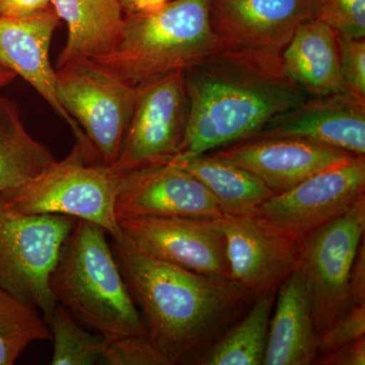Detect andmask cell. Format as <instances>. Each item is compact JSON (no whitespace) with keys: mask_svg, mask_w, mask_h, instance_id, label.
I'll list each match as a JSON object with an SVG mask.
<instances>
[{"mask_svg":"<svg viewBox=\"0 0 365 365\" xmlns=\"http://www.w3.org/2000/svg\"><path fill=\"white\" fill-rule=\"evenodd\" d=\"M112 249L148 337L167 365L197 364L254 302L232 278L158 260L124 235L113 240Z\"/></svg>","mask_w":365,"mask_h":365,"instance_id":"cell-1","label":"cell"},{"mask_svg":"<svg viewBox=\"0 0 365 365\" xmlns=\"http://www.w3.org/2000/svg\"><path fill=\"white\" fill-rule=\"evenodd\" d=\"M188 117L172 162L252 138L309 98L285 76L281 57L217 51L182 72Z\"/></svg>","mask_w":365,"mask_h":365,"instance_id":"cell-2","label":"cell"},{"mask_svg":"<svg viewBox=\"0 0 365 365\" xmlns=\"http://www.w3.org/2000/svg\"><path fill=\"white\" fill-rule=\"evenodd\" d=\"M211 0H172L125 14L116 47L93 60L135 91L220 51L210 21Z\"/></svg>","mask_w":365,"mask_h":365,"instance_id":"cell-3","label":"cell"},{"mask_svg":"<svg viewBox=\"0 0 365 365\" xmlns=\"http://www.w3.org/2000/svg\"><path fill=\"white\" fill-rule=\"evenodd\" d=\"M58 304L104 338L148 335L107 232L76 220L50 278Z\"/></svg>","mask_w":365,"mask_h":365,"instance_id":"cell-4","label":"cell"},{"mask_svg":"<svg viewBox=\"0 0 365 365\" xmlns=\"http://www.w3.org/2000/svg\"><path fill=\"white\" fill-rule=\"evenodd\" d=\"M121 174L98 158L90 145L76 140L69 155L39 176L0 194L7 208L21 215H59L95 223L122 237L115 203Z\"/></svg>","mask_w":365,"mask_h":365,"instance_id":"cell-5","label":"cell"},{"mask_svg":"<svg viewBox=\"0 0 365 365\" xmlns=\"http://www.w3.org/2000/svg\"><path fill=\"white\" fill-rule=\"evenodd\" d=\"M76 218L21 215L0 201V287L42 312L48 324L57 302L50 278Z\"/></svg>","mask_w":365,"mask_h":365,"instance_id":"cell-6","label":"cell"},{"mask_svg":"<svg viewBox=\"0 0 365 365\" xmlns=\"http://www.w3.org/2000/svg\"><path fill=\"white\" fill-rule=\"evenodd\" d=\"M365 232V195L300 241L299 271L319 336L348 307L350 274Z\"/></svg>","mask_w":365,"mask_h":365,"instance_id":"cell-7","label":"cell"},{"mask_svg":"<svg viewBox=\"0 0 365 365\" xmlns=\"http://www.w3.org/2000/svg\"><path fill=\"white\" fill-rule=\"evenodd\" d=\"M56 91L60 104L85 132L98 158L114 165L133 113L136 91L91 59L58 67Z\"/></svg>","mask_w":365,"mask_h":365,"instance_id":"cell-8","label":"cell"},{"mask_svg":"<svg viewBox=\"0 0 365 365\" xmlns=\"http://www.w3.org/2000/svg\"><path fill=\"white\" fill-rule=\"evenodd\" d=\"M364 195L365 157H353L270 197L254 215L278 232L302 241Z\"/></svg>","mask_w":365,"mask_h":365,"instance_id":"cell-9","label":"cell"},{"mask_svg":"<svg viewBox=\"0 0 365 365\" xmlns=\"http://www.w3.org/2000/svg\"><path fill=\"white\" fill-rule=\"evenodd\" d=\"M188 117L182 72H176L136 91L135 104L119 157L120 174L169 163L179 155Z\"/></svg>","mask_w":365,"mask_h":365,"instance_id":"cell-10","label":"cell"},{"mask_svg":"<svg viewBox=\"0 0 365 365\" xmlns=\"http://www.w3.org/2000/svg\"><path fill=\"white\" fill-rule=\"evenodd\" d=\"M316 18L314 0H211L210 21L222 51L281 57L297 29Z\"/></svg>","mask_w":365,"mask_h":365,"instance_id":"cell-11","label":"cell"},{"mask_svg":"<svg viewBox=\"0 0 365 365\" xmlns=\"http://www.w3.org/2000/svg\"><path fill=\"white\" fill-rule=\"evenodd\" d=\"M215 220L140 216L119 220V225L125 239L148 256L194 272L232 278L225 237Z\"/></svg>","mask_w":365,"mask_h":365,"instance_id":"cell-12","label":"cell"},{"mask_svg":"<svg viewBox=\"0 0 365 365\" xmlns=\"http://www.w3.org/2000/svg\"><path fill=\"white\" fill-rule=\"evenodd\" d=\"M215 220L225 237L230 276L255 297L277 292L299 269L300 241L258 216L223 213Z\"/></svg>","mask_w":365,"mask_h":365,"instance_id":"cell-13","label":"cell"},{"mask_svg":"<svg viewBox=\"0 0 365 365\" xmlns=\"http://www.w3.org/2000/svg\"><path fill=\"white\" fill-rule=\"evenodd\" d=\"M115 212L118 222L140 216L215 220L223 215L202 182L173 162L146 165L121 174Z\"/></svg>","mask_w":365,"mask_h":365,"instance_id":"cell-14","label":"cell"},{"mask_svg":"<svg viewBox=\"0 0 365 365\" xmlns=\"http://www.w3.org/2000/svg\"><path fill=\"white\" fill-rule=\"evenodd\" d=\"M210 153L249 170L275 194L288 191L321 170L357 157L294 137H254Z\"/></svg>","mask_w":365,"mask_h":365,"instance_id":"cell-15","label":"cell"},{"mask_svg":"<svg viewBox=\"0 0 365 365\" xmlns=\"http://www.w3.org/2000/svg\"><path fill=\"white\" fill-rule=\"evenodd\" d=\"M59 18L51 6L25 18L0 16V64L37 91L71 127L76 140L91 144L85 132L60 104L56 71L50 62V46Z\"/></svg>","mask_w":365,"mask_h":365,"instance_id":"cell-16","label":"cell"},{"mask_svg":"<svg viewBox=\"0 0 365 365\" xmlns=\"http://www.w3.org/2000/svg\"><path fill=\"white\" fill-rule=\"evenodd\" d=\"M254 137L307 139L364 157L365 102L346 91L309 98Z\"/></svg>","mask_w":365,"mask_h":365,"instance_id":"cell-17","label":"cell"},{"mask_svg":"<svg viewBox=\"0 0 365 365\" xmlns=\"http://www.w3.org/2000/svg\"><path fill=\"white\" fill-rule=\"evenodd\" d=\"M276 292L263 364H314L319 355V334L299 271Z\"/></svg>","mask_w":365,"mask_h":365,"instance_id":"cell-18","label":"cell"},{"mask_svg":"<svg viewBox=\"0 0 365 365\" xmlns=\"http://www.w3.org/2000/svg\"><path fill=\"white\" fill-rule=\"evenodd\" d=\"M285 76L309 98L344 93L336 33L319 19L295 31L281 54Z\"/></svg>","mask_w":365,"mask_h":365,"instance_id":"cell-19","label":"cell"},{"mask_svg":"<svg viewBox=\"0 0 365 365\" xmlns=\"http://www.w3.org/2000/svg\"><path fill=\"white\" fill-rule=\"evenodd\" d=\"M51 6L68 29L57 68L101 58L116 47L125 16L120 0H51Z\"/></svg>","mask_w":365,"mask_h":365,"instance_id":"cell-20","label":"cell"},{"mask_svg":"<svg viewBox=\"0 0 365 365\" xmlns=\"http://www.w3.org/2000/svg\"><path fill=\"white\" fill-rule=\"evenodd\" d=\"M202 182L217 201L223 213L254 215L275 193L259 178L235 163L204 153L173 162Z\"/></svg>","mask_w":365,"mask_h":365,"instance_id":"cell-21","label":"cell"},{"mask_svg":"<svg viewBox=\"0 0 365 365\" xmlns=\"http://www.w3.org/2000/svg\"><path fill=\"white\" fill-rule=\"evenodd\" d=\"M55 162L51 151L26 130L18 106L0 96V194L39 176Z\"/></svg>","mask_w":365,"mask_h":365,"instance_id":"cell-22","label":"cell"},{"mask_svg":"<svg viewBox=\"0 0 365 365\" xmlns=\"http://www.w3.org/2000/svg\"><path fill=\"white\" fill-rule=\"evenodd\" d=\"M275 299L276 292L255 297L246 313L204 353L197 364H263Z\"/></svg>","mask_w":365,"mask_h":365,"instance_id":"cell-23","label":"cell"},{"mask_svg":"<svg viewBox=\"0 0 365 365\" xmlns=\"http://www.w3.org/2000/svg\"><path fill=\"white\" fill-rule=\"evenodd\" d=\"M50 339L38 309L0 287V365L14 364L32 343Z\"/></svg>","mask_w":365,"mask_h":365,"instance_id":"cell-24","label":"cell"},{"mask_svg":"<svg viewBox=\"0 0 365 365\" xmlns=\"http://www.w3.org/2000/svg\"><path fill=\"white\" fill-rule=\"evenodd\" d=\"M48 326L54 343L52 365H91L102 359L105 338L81 328L61 304H57Z\"/></svg>","mask_w":365,"mask_h":365,"instance_id":"cell-25","label":"cell"},{"mask_svg":"<svg viewBox=\"0 0 365 365\" xmlns=\"http://www.w3.org/2000/svg\"><path fill=\"white\" fill-rule=\"evenodd\" d=\"M316 19L337 35L365 39V0H314Z\"/></svg>","mask_w":365,"mask_h":365,"instance_id":"cell-26","label":"cell"},{"mask_svg":"<svg viewBox=\"0 0 365 365\" xmlns=\"http://www.w3.org/2000/svg\"><path fill=\"white\" fill-rule=\"evenodd\" d=\"M102 359L110 365H167L148 335L105 338Z\"/></svg>","mask_w":365,"mask_h":365,"instance_id":"cell-27","label":"cell"},{"mask_svg":"<svg viewBox=\"0 0 365 365\" xmlns=\"http://www.w3.org/2000/svg\"><path fill=\"white\" fill-rule=\"evenodd\" d=\"M340 72L346 93L365 102V39L337 35Z\"/></svg>","mask_w":365,"mask_h":365,"instance_id":"cell-28","label":"cell"},{"mask_svg":"<svg viewBox=\"0 0 365 365\" xmlns=\"http://www.w3.org/2000/svg\"><path fill=\"white\" fill-rule=\"evenodd\" d=\"M365 335V304L348 307L325 332L319 336V354L333 351Z\"/></svg>","mask_w":365,"mask_h":365,"instance_id":"cell-29","label":"cell"},{"mask_svg":"<svg viewBox=\"0 0 365 365\" xmlns=\"http://www.w3.org/2000/svg\"><path fill=\"white\" fill-rule=\"evenodd\" d=\"M314 364L321 365H364L365 337L342 346L333 351L319 354Z\"/></svg>","mask_w":365,"mask_h":365,"instance_id":"cell-30","label":"cell"},{"mask_svg":"<svg viewBox=\"0 0 365 365\" xmlns=\"http://www.w3.org/2000/svg\"><path fill=\"white\" fill-rule=\"evenodd\" d=\"M365 304V249L364 241L360 245L350 274L348 307Z\"/></svg>","mask_w":365,"mask_h":365,"instance_id":"cell-31","label":"cell"},{"mask_svg":"<svg viewBox=\"0 0 365 365\" xmlns=\"http://www.w3.org/2000/svg\"><path fill=\"white\" fill-rule=\"evenodd\" d=\"M51 6V0H0V16L25 18Z\"/></svg>","mask_w":365,"mask_h":365,"instance_id":"cell-32","label":"cell"},{"mask_svg":"<svg viewBox=\"0 0 365 365\" xmlns=\"http://www.w3.org/2000/svg\"><path fill=\"white\" fill-rule=\"evenodd\" d=\"M170 0H120L124 14L143 13L167 4Z\"/></svg>","mask_w":365,"mask_h":365,"instance_id":"cell-33","label":"cell"},{"mask_svg":"<svg viewBox=\"0 0 365 365\" xmlns=\"http://www.w3.org/2000/svg\"><path fill=\"white\" fill-rule=\"evenodd\" d=\"M16 76V74L14 71L0 64V90L4 86L11 85Z\"/></svg>","mask_w":365,"mask_h":365,"instance_id":"cell-34","label":"cell"}]
</instances>
